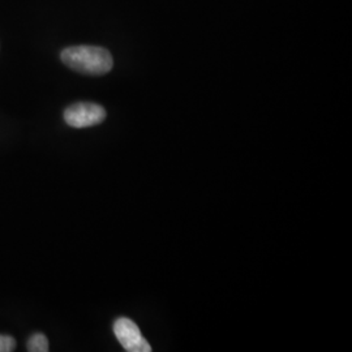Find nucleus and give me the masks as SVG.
Listing matches in <instances>:
<instances>
[{"instance_id":"obj_1","label":"nucleus","mask_w":352,"mask_h":352,"mask_svg":"<svg viewBox=\"0 0 352 352\" xmlns=\"http://www.w3.org/2000/svg\"><path fill=\"white\" fill-rule=\"evenodd\" d=\"M60 58L67 67L84 75H106L113 69V56L103 47L74 46L62 51Z\"/></svg>"},{"instance_id":"obj_2","label":"nucleus","mask_w":352,"mask_h":352,"mask_svg":"<svg viewBox=\"0 0 352 352\" xmlns=\"http://www.w3.org/2000/svg\"><path fill=\"white\" fill-rule=\"evenodd\" d=\"M106 119V110L101 104L80 102L69 106L64 111L65 123L72 128H89L98 126Z\"/></svg>"},{"instance_id":"obj_3","label":"nucleus","mask_w":352,"mask_h":352,"mask_svg":"<svg viewBox=\"0 0 352 352\" xmlns=\"http://www.w3.org/2000/svg\"><path fill=\"white\" fill-rule=\"evenodd\" d=\"M113 334L128 352H151L149 342L144 338L139 327L126 317H119L113 322Z\"/></svg>"},{"instance_id":"obj_4","label":"nucleus","mask_w":352,"mask_h":352,"mask_svg":"<svg viewBox=\"0 0 352 352\" xmlns=\"http://www.w3.org/2000/svg\"><path fill=\"white\" fill-rule=\"evenodd\" d=\"M26 349L29 352H47L50 350L49 349V340L45 334L36 333L28 340Z\"/></svg>"},{"instance_id":"obj_5","label":"nucleus","mask_w":352,"mask_h":352,"mask_svg":"<svg viewBox=\"0 0 352 352\" xmlns=\"http://www.w3.org/2000/svg\"><path fill=\"white\" fill-rule=\"evenodd\" d=\"M16 340L11 336H1L0 334V352L14 351Z\"/></svg>"}]
</instances>
